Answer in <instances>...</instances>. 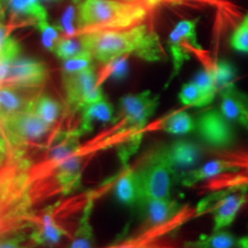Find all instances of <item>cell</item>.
<instances>
[{
	"instance_id": "2",
	"label": "cell",
	"mask_w": 248,
	"mask_h": 248,
	"mask_svg": "<svg viewBox=\"0 0 248 248\" xmlns=\"http://www.w3.org/2000/svg\"><path fill=\"white\" fill-rule=\"evenodd\" d=\"M29 156L13 155L0 172V240L32 230L33 206L28 185Z\"/></svg>"
},
{
	"instance_id": "32",
	"label": "cell",
	"mask_w": 248,
	"mask_h": 248,
	"mask_svg": "<svg viewBox=\"0 0 248 248\" xmlns=\"http://www.w3.org/2000/svg\"><path fill=\"white\" fill-rule=\"evenodd\" d=\"M58 29L63 37H76L77 32V6H68L62 14Z\"/></svg>"
},
{
	"instance_id": "5",
	"label": "cell",
	"mask_w": 248,
	"mask_h": 248,
	"mask_svg": "<svg viewBox=\"0 0 248 248\" xmlns=\"http://www.w3.org/2000/svg\"><path fill=\"white\" fill-rule=\"evenodd\" d=\"M91 195H93V192H89L84 194V197L60 201L45 208L40 214L33 212V226L29 239L36 245L52 247L60 243L63 237H70L66 228L62 225V219L74 210L84 208Z\"/></svg>"
},
{
	"instance_id": "4",
	"label": "cell",
	"mask_w": 248,
	"mask_h": 248,
	"mask_svg": "<svg viewBox=\"0 0 248 248\" xmlns=\"http://www.w3.org/2000/svg\"><path fill=\"white\" fill-rule=\"evenodd\" d=\"M139 201L138 206L152 199L170 198L173 175L167 157L166 145L154 148L139 168H136Z\"/></svg>"
},
{
	"instance_id": "11",
	"label": "cell",
	"mask_w": 248,
	"mask_h": 248,
	"mask_svg": "<svg viewBox=\"0 0 248 248\" xmlns=\"http://www.w3.org/2000/svg\"><path fill=\"white\" fill-rule=\"evenodd\" d=\"M46 77L47 68L44 62L17 57L9 63L1 88L35 90L44 84Z\"/></svg>"
},
{
	"instance_id": "36",
	"label": "cell",
	"mask_w": 248,
	"mask_h": 248,
	"mask_svg": "<svg viewBox=\"0 0 248 248\" xmlns=\"http://www.w3.org/2000/svg\"><path fill=\"white\" fill-rule=\"evenodd\" d=\"M13 155L15 154H13L11 151H9L7 145H6L2 140H0V172L6 168V166H7L9 161H11Z\"/></svg>"
},
{
	"instance_id": "16",
	"label": "cell",
	"mask_w": 248,
	"mask_h": 248,
	"mask_svg": "<svg viewBox=\"0 0 248 248\" xmlns=\"http://www.w3.org/2000/svg\"><path fill=\"white\" fill-rule=\"evenodd\" d=\"M140 208L144 210V215L137 231L147 230L168 222L177 215L184 208V206L171 198H164V199L148 200L141 204Z\"/></svg>"
},
{
	"instance_id": "24",
	"label": "cell",
	"mask_w": 248,
	"mask_h": 248,
	"mask_svg": "<svg viewBox=\"0 0 248 248\" xmlns=\"http://www.w3.org/2000/svg\"><path fill=\"white\" fill-rule=\"evenodd\" d=\"M239 240L240 238H235L231 232L222 229L212 234L201 235L198 240L187 241L184 248H238Z\"/></svg>"
},
{
	"instance_id": "26",
	"label": "cell",
	"mask_w": 248,
	"mask_h": 248,
	"mask_svg": "<svg viewBox=\"0 0 248 248\" xmlns=\"http://www.w3.org/2000/svg\"><path fill=\"white\" fill-rule=\"evenodd\" d=\"M129 55H123L113 59L107 63L102 64L101 70L98 74V85H102V83L106 82L107 79L121 80L125 78L129 71Z\"/></svg>"
},
{
	"instance_id": "30",
	"label": "cell",
	"mask_w": 248,
	"mask_h": 248,
	"mask_svg": "<svg viewBox=\"0 0 248 248\" xmlns=\"http://www.w3.org/2000/svg\"><path fill=\"white\" fill-rule=\"evenodd\" d=\"M93 58L88 51L83 49L79 54L75 57L63 60L62 64V75H69V74L79 73V71L88 69L90 67H93L92 64Z\"/></svg>"
},
{
	"instance_id": "33",
	"label": "cell",
	"mask_w": 248,
	"mask_h": 248,
	"mask_svg": "<svg viewBox=\"0 0 248 248\" xmlns=\"http://www.w3.org/2000/svg\"><path fill=\"white\" fill-rule=\"evenodd\" d=\"M230 44L234 51L248 54V17L245 16L243 22L235 28L231 36Z\"/></svg>"
},
{
	"instance_id": "43",
	"label": "cell",
	"mask_w": 248,
	"mask_h": 248,
	"mask_svg": "<svg viewBox=\"0 0 248 248\" xmlns=\"http://www.w3.org/2000/svg\"><path fill=\"white\" fill-rule=\"evenodd\" d=\"M246 16H247V17H248V14H247V15H246Z\"/></svg>"
},
{
	"instance_id": "14",
	"label": "cell",
	"mask_w": 248,
	"mask_h": 248,
	"mask_svg": "<svg viewBox=\"0 0 248 248\" xmlns=\"http://www.w3.org/2000/svg\"><path fill=\"white\" fill-rule=\"evenodd\" d=\"M215 202H210L209 199L203 200L201 204L208 210V213H213L214 217V231L222 230L231 225L237 217L238 213L246 203L247 195L246 192L240 193H232L224 195V197H215Z\"/></svg>"
},
{
	"instance_id": "22",
	"label": "cell",
	"mask_w": 248,
	"mask_h": 248,
	"mask_svg": "<svg viewBox=\"0 0 248 248\" xmlns=\"http://www.w3.org/2000/svg\"><path fill=\"white\" fill-rule=\"evenodd\" d=\"M106 185L102 186V190ZM102 190H98L94 192L92 195L91 199L88 201L85 207L82 210V216L78 222V226H77L75 233L73 235V240H71L69 248H94L93 247V241H94V237H93V229L90 223V218H91V214L94 207L95 200L102 194Z\"/></svg>"
},
{
	"instance_id": "3",
	"label": "cell",
	"mask_w": 248,
	"mask_h": 248,
	"mask_svg": "<svg viewBox=\"0 0 248 248\" xmlns=\"http://www.w3.org/2000/svg\"><path fill=\"white\" fill-rule=\"evenodd\" d=\"M150 7L138 0H84L77 4V32L125 29L144 23Z\"/></svg>"
},
{
	"instance_id": "19",
	"label": "cell",
	"mask_w": 248,
	"mask_h": 248,
	"mask_svg": "<svg viewBox=\"0 0 248 248\" xmlns=\"http://www.w3.org/2000/svg\"><path fill=\"white\" fill-rule=\"evenodd\" d=\"M218 93L221 97L219 111L222 115L231 123H237L248 130V105L241 99L235 85L226 86Z\"/></svg>"
},
{
	"instance_id": "12",
	"label": "cell",
	"mask_w": 248,
	"mask_h": 248,
	"mask_svg": "<svg viewBox=\"0 0 248 248\" xmlns=\"http://www.w3.org/2000/svg\"><path fill=\"white\" fill-rule=\"evenodd\" d=\"M159 99L160 95H153L151 91L124 95L120 99L119 110L113 123L123 121L131 128H144L156 109Z\"/></svg>"
},
{
	"instance_id": "35",
	"label": "cell",
	"mask_w": 248,
	"mask_h": 248,
	"mask_svg": "<svg viewBox=\"0 0 248 248\" xmlns=\"http://www.w3.org/2000/svg\"><path fill=\"white\" fill-rule=\"evenodd\" d=\"M27 237L24 233L6 238L4 240H0V248H28L23 245Z\"/></svg>"
},
{
	"instance_id": "39",
	"label": "cell",
	"mask_w": 248,
	"mask_h": 248,
	"mask_svg": "<svg viewBox=\"0 0 248 248\" xmlns=\"http://www.w3.org/2000/svg\"><path fill=\"white\" fill-rule=\"evenodd\" d=\"M150 8L156 7L161 4H176V2L181 1V0H142Z\"/></svg>"
},
{
	"instance_id": "8",
	"label": "cell",
	"mask_w": 248,
	"mask_h": 248,
	"mask_svg": "<svg viewBox=\"0 0 248 248\" xmlns=\"http://www.w3.org/2000/svg\"><path fill=\"white\" fill-rule=\"evenodd\" d=\"M197 26L198 20H182L170 32L168 47L171 54L172 70L164 89L168 88L172 80L178 76L185 62L190 60L192 55L201 49L197 38Z\"/></svg>"
},
{
	"instance_id": "31",
	"label": "cell",
	"mask_w": 248,
	"mask_h": 248,
	"mask_svg": "<svg viewBox=\"0 0 248 248\" xmlns=\"http://www.w3.org/2000/svg\"><path fill=\"white\" fill-rule=\"evenodd\" d=\"M40 32V37H42V43L44 45V47L47 51L53 53L55 45L59 42V39L61 38L62 35L60 30L58 29V27L52 26L51 23H48L47 20L40 21L35 26Z\"/></svg>"
},
{
	"instance_id": "23",
	"label": "cell",
	"mask_w": 248,
	"mask_h": 248,
	"mask_svg": "<svg viewBox=\"0 0 248 248\" xmlns=\"http://www.w3.org/2000/svg\"><path fill=\"white\" fill-rule=\"evenodd\" d=\"M117 200L125 206H136L139 201V191L136 168H124L113 183Z\"/></svg>"
},
{
	"instance_id": "1",
	"label": "cell",
	"mask_w": 248,
	"mask_h": 248,
	"mask_svg": "<svg viewBox=\"0 0 248 248\" xmlns=\"http://www.w3.org/2000/svg\"><path fill=\"white\" fill-rule=\"evenodd\" d=\"M77 37L83 49L101 64L123 55H136L150 62L166 58L159 36L146 23L125 29L92 31Z\"/></svg>"
},
{
	"instance_id": "9",
	"label": "cell",
	"mask_w": 248,
	"mask_h": 248,
	"mask_svg": "<svg viewBox=\"0 0 248 248\" xmlns=\"http://www.w3.org/2000/svg\"><path fill=\"white\" fill-rule=\"evenodd\" d=\"M198 137L207 146L216 150H226L233 146L237 136L230 121H228L219 109L210 108L200 113L194 119Z\"/></svg>"
},
{
	"instance_id": "6",
	"label": "cell",
	"mask_w": 248,
	"mask_h": 248,
	"mask_svg": "<svg viewBox=\"0 0 248 248\" xmlns=\"http://www.w3.org/2000/svg\"><path fill=\"white\" fill-rule=\"evenodd\" d=\"M202 215L199 207L192 208L190 206H184L181 212L175 217L169 219L159 226L147 229L142 231H135L130 237L122 239L117 243L110 244L102 248H178L172 245H168L163 241L173 231L181 229L186 223Z\"/></svg>"
},
{
	"instance_id": "17",
	"label": "cell",
	"mask_w": 248,
	"mask_h": 248,
	"mask_svg": "<svg viewBox=\"0 0 248 248\" xmlns=\"http://www.w3.org/2000/svg\"><path fill=\"white\" fill-rule=\"evenodd\" d=\"M6 12L9 13L8 23L15 29L47 20V12L40 0H7Z\"/></svg>"
},
{
	"instance_id": "34",
	"label": "cell",
	"mask_w": 248,
	"mask_h": 248,
	"mask_svg": "<svg viewBox=\"0 0 248 248\" xmlns=\"http://www.w3.org/2000/svg\"><path fill=\"white\" fill-rule=\"evenodd\" d=\"M192 82H193L194 84L207 95V97L213 99V100L215 99V95L217 94V89L215 83H214L213 77L209 74L208 70H206L204 68L200 69L197 74H195Z\"/></svg>"
},
{
	"instance_id": "37",
	"label": "cell",
	"mask_w": 248,
	"mask_h": 248,
	"mask_svg": "<svg viewBox=\"0 0 248 248\" xmlns=\"http://www.w3.org/2000/svg\"><path fill=\"white\" fill-rule=\"evenodd\" d=\"M14 29H15V27L12 26V24H9V23L6 24L5 22H1V21H0V52H1V49H2V47H4L6 40L11 37V32Z\"/></svg>"
},
{
	"instance_id": "41",
	"label": "cell",
	"mask_w": 248,
	"mask_h": 248,
	"mask_svg": "<svg viewBox=\"0 0 248 248\" xmlns=\"http://www.w3.org/2000/svg\"><path fill=\"white\" fill-rule=\"evenodd\" d=\"M40 1H59V0H40Z\"/></svg>"
},
{
	"instance_id": "42",
	"label": "cell",
	"mask_w": 248,
	"mask_h": 248,
	"mask_svg": "<svg viewBox=\"0 0 248 248\" xmlns=\"http://www.w3.org/2000/svg\"><path fill=\"white\" fill-rule=\"evenodd\" d=\"M75 2H78V0H75Z\"/></svg>"
},
{
	"instance_id": "40",
	"label": "cell",
	"mask_w": 248,
	"mask_h": 248,
	"mask_svg": "<svg viewBox=\"0 0 248 248\" xmlns=\"http://www.w3.org/2000/svg\"><path fill=\"white\" fill-rule=\"evenodd\" d=\"M238 92H239V95L241 97V99H243V100L248 105V94H247V93L240 91V90H238Z\"/></svg>"
},
{
	"instance_id": "29",
	"label": "cell",
	"mask_w": 248,
	"mask_h": 248,
	"mask_svg": "<svg viewBox=\"0 0 248 248\" xmlns=\"http://www.w3.org/2000/svg\"><path fill=\"white\" fill-rule=\"evenodd\" d=\"M83 51L78 37H63L62 36L55 45L53 53L61 60H67Z\"/></svg>"
},
{
	"instance_id": "27",
	"label": "cell",
	"mask_w": 248,
	"mask_h": 248,
	"mask_svg": "<svg viewBox=\"0 0 248 248\" xmlns=\"http://www.w3.org/2000/svg\"><path fill=\"white\" fill-rule=\"evenodd\" d=\"M178 98L183 106H185L186 108L206 107L214 101L213 99L207 97V95L204 94L193 82L185 83V84L182 86L181 91H179Z\"/></svg>"
},
{
	"instance_id": "10",
	"label": "cell",
	"mask_w": 248,
	"mask_h": 248,
	"mask_svg": "<svg viewBox=\"0 0 248 248\" xmlns=\"http://www.w3.org/2000/svg\"><path fill=\"white\" fill-rule=\"evenodd\" d=\"M68 108L71 113L80 110L86 105L104 98V92L98 85V74L94 67L79 73L62 75Z\"/></svg>"
},
{
	"instance_id": "13",
	"label": "cell",
	"mask_w": 248,
	"mask_h": 248,
	"mask_svg": "<svg viewBox=\"0 0 248 248\" xmlns=\"http://www.w3.org/2000/svg\"><path fill=\"white\" fill-rule=\"evenodd\" d=\"M166 151L173 179L194 169L202 157V148L200 145L188 139H178L166 145Z\"/></svg>"
},
{
	"instance_id": "25",
	"label": "cell",
	"mask_w": 248,
	"mask_h": 248,
	"mask_svg": "<svg viewBox=\"0 0 248 248\" xmlns=\"http://www.w3.org/2000/svg\"><path fill=\"white\" fill-rule=\"evenodd\" d=\"M33 111L44 122L54 126L61 115V105L49 95L39 94L33 106Z\"/></svg>"
},
{
	"instance_id": "15",
	"label": "cell",
	"mask_w": 248,
	"mask_h": 248,
	"mask_svg": "<svg viewBox=\"0 0 248 248\" xmlns=\"http://www.w3.org/2000/svg\"><path fill=\"white\" fill-rule=\"evenodd\" d=\"M37 90L0 88V120L5 122L11 116L32 110L39 97Z\"/></svg>"
},
{
	"instance_id": "28",
	"label": "cell",
	"mask_w": 248,
	"mask_h": 248,
	"mask_svg": "<svg viewBox=\"0 0 248 248\" xmlns=\"http://www.w3.org/2000/svg\"><path fill=\"white\" fill-rule=\"evenodd\" d=\"M20 43H18L14 37L11 36L7 40H6L4 47H2L1 52H0V88H1L2 83H4L5 80L9 63H11L14 59L20 57Z\"/></svg>"
},
{
	"instance_id": "21",
	"label": "cell",
	"mask_w": 248,
	"mask_h": 248,
	"mask_svg": "<svg viewBox=\"0 0 248 248\" xmlns=\"http://www.w3.org/2000/svg\"><path fill=\"white\" fill-rule=\"evenodd\" d=\"M80 111H82V121H80L77 130L82 136L85 132L91 131L93 129V123H113L114 117H115L113 106L105 97L100 100L86 105Z\"/></svg>"
},
{
	"instance_id": "18",
	"label": "cell",
	"mask_w": 248,
	"mask_h": 248,
	"mask_svg": "<svg viewBox=\"0 0 248 248\" xmlns=\"http://www.w3.org/2000/svg\"><path fill=\"white\" fill-rule=\"evenodd\" d=\"M239 168L240 164L233 160L215 159L208 161L199 168H194L190 171L182 173L176 179L185 187H191V186L197 185L198 183L217 177V176L223 175L225 172L234 171Z\"/></svg>"
},
{
	"instance_id": "7",
	"label": "cell",
	"mask_w": 248,
	"mask_h": 248,
	"mask_svg": "<svg viewBox=\"0 0 248 248\" xmlns=\"http://www.w3.org/2000/svg\"><path fill=\"white\" fill-rule=\"evenodd\" d=\"M5 126L15 153L22 156H29L31 148L39 147L38 141L53 130V126L37 116L33 109L11 116L5 121Z\"/></svg>"
},
{
	"instance_id": "20",
	"label": "cell",
	"mask_w": 248,
	"mask_h": 248,
	"mask_svg": "<svg viewBox=\"0 0 248 248\" xmlns=\"http://www.w3.org/2000/svg\"><path fill=\"white\" fill-rule=\"evenodd\" d=\"M195 129L194 117L185 109H178L150 124L151 131H163L173 136H184Z\"/></svg>"
},
{
	"instance_id": "38",
	"label": "cell",
	"mask_w": 248,
	"mask_h": 248,
	"mask_svg": "<svg viewBox=\"0 0 248 248\" xmlns=\"http://www.w3.org/2000/svg\"><path fill=\"white\" fill-rule=\"evenodd\" d=\"M0 140H2L6 145H7V147L9 148V151H11L12 153L17 155L14 151L13 142H12V139H11V137H9L7 129H6L5 122H4V121H1V120H0Z\"/></svg>"
}]
</instances>
